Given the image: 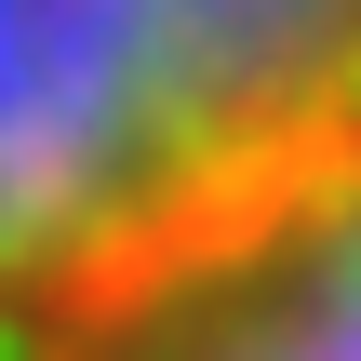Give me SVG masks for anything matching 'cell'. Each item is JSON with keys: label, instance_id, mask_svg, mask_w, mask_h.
<instances>
[{"label": "cell", "instance_id": "cell-2", "mask_svg": "<svg viewBox=\"0 0 361 361\" xmlns=\"http://www.w3.org/2000/svg\"><path fill=\"white\" fill-rule=\"evenodd\" d=\"M40 361H361V188L134 295L121 322H94Z\"/></svg>", "mask_w": 361, "mask_h": 361}, {"label": "cell", "instance_id": "cell-1", "mask_svg": "<svg viewBox=\"0 0 361 361\" xmlns=\"http://www.w3.org/2000/svg\"><path fill=\"white\" fill-rule=\"evenodd\" d=\"M361 188V0H0V361Z\"/></svg>", "mask_w": 361, "mask_h": 361}]
</instances>
